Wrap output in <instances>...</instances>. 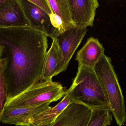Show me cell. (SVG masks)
<instances>
[{"mask_svg": "<svg viewBox=\"0 0 126 126\" xmlns=\"http://www.w3.org/2000/svg\"><path fill=\"white\" fill-rule=\"evenodd\" d=\"M105 49L97 38L90 37L78 52L76 60L79 64L94 69L104 54Z\"/></svg>", "mask_w": 126, "mask_h": 126, "instance_id": "obj_12", "label": "cell"}, {"mask_svg": "<svg viewBox=\"0 0 126 126\" xmlns=\"http://www.w3.org/2000/svg\"><path fill=\"white\" fill-rule=\"evenodd\" d=\"M50 103L30 107H6L1 114L0 122L20 126L30 118L50 108Z\"/></svg>", "mask_w": 126, "mask_h": 126, "instance_id": "obj_10", "label": "cell"}, {"mask_svg": "<svg viewBox=\"0 0 126 126\" xmlns=\"http://www.w3.org/2000/svg\"><path fill=\"white\" fill-rule=\"evenodd\" d=\"M52 43L45 58L43 73L40 81L52 80L55 76L58 60V47L55 38H52Z\"/></svg>", "mask_w": 126, "mask_h": 126, "instance_id": "obj_14", "label": "cell"}, {"mask_svg": "<svg viewBox=\"0 0 126 126\" xmlns=\"http://www.w3.org/2000/svg\"><path fill=\"white\" fill-rule=\"evenodd\" d=\"M47 35L31 26L0 28V59L7 101L40 81L48 48Z\"/></svg>", "mask_w": 126, "mask_h": 126, "instance_id": "obj_1", "label": "cell"}, {"mask_svg": "<svg viewBox=\"0 0 126 126\" xmlns=\"http://www.w3.org/2000/svg\"><path fill=\"white\" fill-rule=\"evenodd\" d=\"M62 85L52 80L40 81L8 101L6 107H30L59 100L65 95Z\"/></svg>", "mask_w": 126, "mask_h": 126, "instance_id": "obj_4", "label": "cell"}, {"mask_svg": "<svg viewBox=\"0 0 126 126\" xmlns=\"http://www.w3.org/2000/svg\"><path fill=\"white\" fill-rule=\"evenodd\" d=\"M47 1L53 12L50 19L56 30L57 36L75 27L72 21L67 0Z\"/></svg>", "mask_w": 126, "mask_h": 126, "instance_id": "obj_11", "label": "cell"}, {"mask_svg": "<svg viewBox=\"0 0 126 126\" xmlns=\"http://www.w3.org/2000/svg\"><path fill=\"white\" fill-rule=\"evenodd\" d=\"M7 63V59H0V118L7 101V92L4 77V71Z\"/></svg>", "mask_w": 126, "mask_h": 126, "instance_id": "obj_16", "label": "cell"}, {"mask_svg": "<svg viewBox=\"0 0 126 126\" xmlns=\"http://www.w3.org/2000/svg\"><path fill=\"white\" fill-rule=\"evenodd\" d=\"M7 0H0V5H1L4 2H6Z\"/></svg>", "mask_w": 126, "mask_h": 126, "instance_id": "obj_18", "label": "cell"}, {"mask_svg": "<svg viewBox=\"0 0 126 126\" xmlns=\"http://www.w3.org/2000/svg\"><path fill=\"white\" fill-rule=\"evenodd\" d=\"M94 70L105 87L110 110L116 123L121 126L126 121L125 101L111 58L104 54L95 66Z\"/></svg>", "mask_w": 126, "mask_h": 126, "instance_id": "obj_3", "label": "cell"}, {"mask_svg": "<svg viewBox=\"0 0 126 126\" xmlns=\"http://www.w3.org/2000/svg\"><path fill=\"white\" fill-rule=\"evenodd\" d=\"M125 125H126V123H125Z\"/></svg>", "mask_w": 126, "mask_h": 126, "instance_id": "obj_19", "label": "cell"}, {"mask_svg": "<svg viewBox=\"0 0 126 126\" xmlns=\"http://www.w3.org/2000/svg\"><path fill=\"white\" fill-rule=\"evenodd\" d=\"M72 102L65 94L63 98L54 107L30 118L20 126H49Z\"/></svg>", "mask_w": 126, "mask_h": 126, "instance_id": "obj_13", "label": "cell"}, {"mask_svg": "<svg viewBox=\"0 0 126 126\" xmlns=\"http://www.w3.org/2000/svg\"><path fill=\"white\" fill-rule=\"evenodd\" d=\"M29 26L19 0H7L0 5V28Z\"/></svg>", "mask_w": 126, "mask_h": 126, "instance_id": "obj_8", "label": "cell"}, {"mask_svg": "<svg viewBox=\"0 0 126 126\" xmlns=\"http://www.w3.org/2000/svg\"><path fill=\"white\" fill-rule=\"evenodd\" d=\"M39 8L46 13L49 17L53 15L52 10L47 0H30Z\"/></svg>", "mask_w": 126, "mask_h": 126, "instance_id": "obj_17", "label": "cell"}, {"mask_svg": "<svg viewBox=\"0 0 126 126\" xmlns=\"http://www.w3.org/2000/svg\"><path fill=\"white\" fill-rule=\"evenodd\" d=\"M86 28L74 27L56 36L58 60L55 76L66 70L76 50L86 34Z\"/></svg>", "mask_w": 126, "mask_h": 126, "instance_id": "obj_5", "label": "cell"}, {"mask_svg": "<svg viewBox=\"0 0 126 126\" xmlns=\"http://www.w3.org/2000/svg\"><path fill=\"white\" fill-rule=\"evenodd\" d=\"M92 112L84 105L71 103L49 126H87Z\"/></svg>", "mask_w": 126, "mask_h": 126, "instance_id": "obj_9", "label": "cell"}, {"mask_svg": "<svg viewBox=\"0 0 126 126\" xmlns=\"http://www.w3.org/2000/svg\"><path fill=\"white\" fill-rule=\"evenodd\" d=\"M109 109H97L92 110V114L87 126H108L112 123L113 117Z\"/></svg>", "mask_w": 126, "mask_h": 126, "instance_id": "obj_15", "label": "cell"}, {"mask_svg": "<svg viewBox=\"0 0 126 126\" xmlns=\"http://www.w3.org/2000/svg\"><path fill=\"white\" fill-rule=\"evenodd\" d=\"M66 94L72 103L84 105L92 110L110 109L105 87L94 69L79 64L77 74Z\"/></svg>", "mask_w": 126, "mask_h": 126, "instance_id": "obj_2", "label": "cell"}, {"mask_svg": "<svg viewBox=\"0 0 126 126\" xmlns=\"http://www.w3.org/2000/svg\"><path fill=\"white\" fill-rule=\"evenodd\" d=\"M30 26L46 33L53 38L57 36L49 16L30 0H19Z\"/></svg>", "mask_w": 126, "mask_h": 126, "instance_id": "obj_7", "label": "cell"}, {"mask_svg": "<svg viewBox=\"0 0 126 126\" xmlns=\"http://www.w3.org/2000/svg\"><path fill=\"white\" fill-rule=\"evenodd\" d=\"M67 2L75 27L93 26L96 10L99 6L97 0H67Z\"/></svg>", "mask_w": 126, "mask_h": 126, "instance_id": "obj_6", "label": "cell"}]
</instances>
